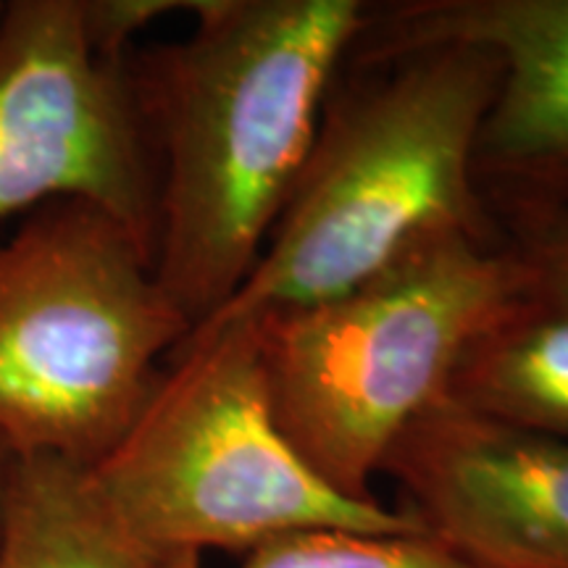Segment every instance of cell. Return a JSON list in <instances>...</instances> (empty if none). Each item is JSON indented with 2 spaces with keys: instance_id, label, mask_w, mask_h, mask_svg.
Instances as JSON below:
<instances>
[{
  "instance_id": "obj_1",
  "label": "cell",
  "mask_w": 568,
  "mask_h": 568,
  "mask_svg": "<svg viewBox=\"0 0 568 568\" xmlns=\"http://www.w3.org/2000/svg\"><path fill=\"white\" fill-rule=\"evenodd\" d=\"M195 32L132 55L159 166L153 272L190 332L258 264L301 180L361 0H195Z\"/></svg>"
},
{
  "instance_id": "obj_2",
  "label": "cell",
  "mask_w": 568,
  "mask_h": 568,
  "mask_svg": "<svg viewBox=\"0 0 568 568\" xmlns=\"http://www.w3.org/2000/svg\"><path fill=\"white\" fill-rule=\"evenodd\" d=\"M329 95L293 195L237 295L205 324L305 308L450 234H481L477 151L500 67L468 45L389 55ZM197 329V326H195Z\"/></svg>"
},
{
  "instance_id": "obj_3",
  "label": "cell",
  "mask_w": 568,
  "mask_h": 568,
  "mask_svg": "<svg viewBox=\"0 0 568 568\" xmlns=\"http://www.w3.org/2000/svg\"><path fill=\"white\" fill-rule=\"evenodd\" d=\"M529 303L524 255L450 234L351 293L253 316L276 422L326 485L379 500L397 439L450 395L468 347Z\"/></svg>"
},
{
  "instance_id": "obj_4",
  "label": "cell",
  "mask_w": 568,
  "mask_h": 568,
  "mask_svg": "<svg viewBox=\"0 0 568 568\" xmlns=\"http://www.w3.org/2000/svg\"><path fill=\"white\" fill-rule=\"evenodd\" d=\"M92 477L161 564L245 556L297 529H426L408 508L351 500L305 464L276 422L253 318L190 332Z\"/></svg>"
},
{
  "instance_id": "obj_5",
  "label": "cell",
  "mask_w": 568,
  "mask_h": 568,
  "mask_svg": "<svg viewBox=\"0 0 568 568\" xmlns=\"http://www.w3.org/2000/svg\"><path fill=\"white\" fill-rule=\"evenodd\" d=\"M190 322L153 255L84 201L0 237V445L92 468L124 437Z\"/></svg>"
},
{
  "instance_id": "obj_6",
  "label": "cell",
  "mask_w": 568,
  "mask_h": 568,
  "mask_svg": "<svg viewBox=\"0 0 568 568\" xmlns=\"http://www.w3.org/2000/svg\"><path fill=\"white\" fill-rule=\"evenodd\" d=\"M126 61L95 53L80 0L0 3V222L84 201L153 255L159 166Z\"/></svg>"
},
{
  "instance_id": "obj_7",
  "label": "cell",
  "mask_w": 568,
  "mask_h": 568,
  "mask_svg": "<svg viewBox=\"0 0 568 568\" xmlns=\"http://www.w3.org/2000/svg\"><path fill=\"white\" fill-rule=\"evenodd\" d=\"M382 474L408 510L481 568H568V443L489 422L445 397Z\"/></svg>"
},
{
  "instance_id": "obj_8",
  "label": "cell",
  "mask_w": 568,
  "mask_h": 568,
  "mask_svg": "<svg viewBox=\"0 0 568 568\" xmlns=\"http://www.w3.org/2000/svg\"><path fill=\"white\" fill-rule=\"evenodd\" d=\"M374 61L432 45L495 55L500 80L479 134L477 172L568 193V0H418L372 13Z\"/></svg>"
},
{
  "instance_id": "obj_9",
  "label": "cell",
  "mask_w": 568,
  "mask_h": 568,
  "mask_svg": "<svg viewBox=\"0 0 568 568\" xmlns=\"http://www.w3.org/2000/svg\"><path fill=\"white\" fill-rule=\"evenodd\" d=\"M0 568H161L113 514L92 468L13 458L0 516Z\"/></svg>"
},
{
  "instance_id": "obj_10",
  "label": "cell",
  "mask_w": 568,
  "mask_h": 568,
  "mask_svg": "<svg viewBox=\"0 0 568 568\" xmlns=\"http://www.w3.org/2000/svg\"><path fill=\"white\" fill-rule=\"evenodd\" d=\"M450 400L489 422L568 443V311L531 301L468 347Z\"/></svg>"
},
{
  "instance_id": "obj_11",
  "label": "cell",
  "mask_w": 568,
  "mask_h": 568,
  "mask_svg": "<svg viewBox=\"0 0 568 568\" xmlns=\"http://www.w3.org/2000/svg\"><path fill=\"white\" fill-rule=\"evenodd\" d=\"M161 568H205L203 558L163 560ZM234 568H481L432 531L297 529L247 550Z\"/></svg>"
},
{
  "instance_id": "obj_12",
  "label": "cell",
  "mask_w": 568,
  "mask_h": 568,
  "mask_svg": "<svg viewBox=\"0 0 568 568\" xmlns=\"http://www.w3.org/2000/svg\"><path fill=\"white\" fill-rule=\"evenodd\" d=\"M195 0H80L82 24L90 45L109 61L130 59L134 34L155 19L176 11H193Z\"/></svg>"
},
{
  "instance_id": "obj_13",
  "label": "cell",
  "mask_w": 568,
  "mask_h": 568,
  "mask_svg": "<svg viewBox=\"0 0 568 568\" xmlns=\"http://www.w3.org/2000/svg\"><path fill=\"white\" fill-rule=\"evenodd\" d=\"M524 258L531 272V301L568 311V222Z\"/></svg>"
},
{
  "instance_id": "obj_14",
  "label": "cell",
  "mask_w": 568,
  "mask_h": 568,
  "mask_svg": "<svg viewBox=\"0 0 568 568\" xmlns=\"http://www.w3.org/2000/svg\"><path fill=\"white\" fill-rule=\"evenodd\" d=\"M13 456L0 445V516H3V497H6V481H9V468Z\"/></svg>"
}]
</instances>
